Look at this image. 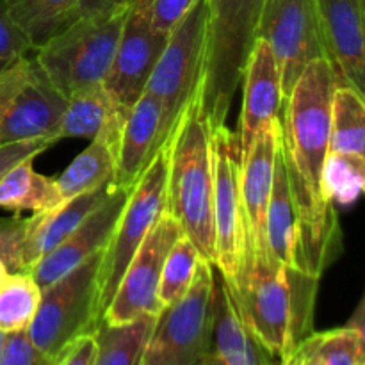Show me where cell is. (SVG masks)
Segmentation results:
<instances>
[{"instance_id": "cell-1", "label": "cell", "mask_w": 365, "mask_h": 365, "mask_svg": "<svg viewBox=\"0 0 365 365\" xmlns=\"http://www.w3.org/2000/svg\"><path fill=\"white\" fill-rule=\"evenodd\" d=\"M341 84L327 57L310 61L285 98L282 157L298 214L294 269L321 278L339 257L342 234L335 205L324 198L321 173L330 152V110Z\"/></svg>"}, {"instance_id": "cell-2", "label": "cell", "mask_w": 365, "mask_h": 365, "mask_svg": "<svg viewBox=\"0 0 365 365\" xmlns=\"http://www.w3.org/2000/svg\"><path fill=\"white\" fill-rule=\"evenodd\" d=\"M317 285L319 278L245 245L237 274L227 287L253 337L282 362L314 331Z\"/></svg>"}, {"instance_id": "cell-3", "label": "cell", "mask_w": 365, "mask_h": 365, "mask_svg": "<svg viewBox=\"0 0 365 365\" xmlns=\"http://www.w3.org/2000/svg\"><path fill=\"white\" fill-rule=\"evenodd\" d=\"M168 150L164 210L180 225L203 259L214 264V173L210 125L202 88L177 121Z\"/></svg>"}, {"instance_id": "cell-4", "label": "cell", "mask_w": 365, "mask_h": 365, "mask_svg": "<svg viewBox=\"0 0 365 365\" xmlns=\"http://www.w3.org/2000/svg\"><path fill=\"white\" fill-rule=\"evenodd\" d=\"M264 0H207L202 103L210 130L227 125L259 32Z\"/></svg>"}, {"instance_id": "cell-5", "label": "cell", "mask_w": 365, "mask_h": 365, "mask_svg": "<svg viewBox=\"0 0 365 365\" xmlns=\"http://www.w3.org/2000/svg\"><path fill=\"white\" fill-rule=\"evenodd\" d=\"M128 7L77 18L34 50V61L64 96L103 84Z\"/></svg>"}, {"instance_id": "cell-6", "label": "cell", "mask_w": 365, "mask_h": 365, "mask_svg": "<svg viewBox=\"0 0 365 365\" xmlns=\"http://www.w3.org/2000/svg\"><path fill=\"white\" fill-rule=\"evenodd\" d=\"M103 250L41 289L38 310L27 334L39 351L59 360L64 349L82 335L93 334L100 323L98 274Z\"/></svg>"}, {"instance_id": "cell-7", "label": "cell", "mask_w": 365, "mask_h": 365, "mask_svg": "<svg viewBox=\"0 0 365 365\" xmlns=\"http://www.w3.org/2000/svg\"><path fill=\"white\" fill-rule=\"evenodd\" d=\"M214 278L202 257L189 291L157 316L139 365H200L212 351Z\"/></svg>"}, {"instance_id": "cell-8", "label": "cell", "mask_w": 365, "mask_h": 365, "mask_svg": "<svg viewBox=\"0 0 365 365\" xmlns=\"http://www.w3.org/2000/svg\"><path fill=\"white\" fill-rule=\"evenodd\" d=\"M207 0H195L191 9L170 32L146 82L145 91L159 100L163 107L160 146L170 141L177 121L202 88L205 66Z\"/></svg>"}, {"instance_id": "cell-9", "label": "cell", "mask_w": 365, "mask_h": 365, "mask_svg": "<svg viewBox=\"0 0 365 365\" xmlns=\"http://www.w3.org/2000/svg\"><path fill=\"white\" fill-rule=\"evenodd\" d=\"M166 175L168 150L163 146L132 185L116 227L103 248L98 274V309L102 317L132 257L163 214L166 200Z\"/></svg>"}, {"instance_id": "cell-10", "label": "cell", "mask_w": 365, "mask_h": 365, "mask_svg": "<svg viewBox=\"0 0 365 365\" xmlns=\"http://www.w3.org/2000/svg\"><path fill=\"white\" fill-rule=\"evenodd\" d=\"M214 173V267L225 284L237 274L246 245L241 200V152L234 130L223 125L210 130Z\"/></svg>"}, {"instance_id": "cell-11", "label": "cell", "mask_w": 365, "mask_h": 365, "mask_svg": "<svg viewBox=\"0 0 365 365\" xmlns=\"http://www.w3.org/2000/svg\"><path fill=\"white\" fill-rule=\"evenodd\" d=\"M184 234L171 214L163 210L145 241L132 257L102 323L127 324L145 316L157 317L163 310L159 302V282L168 252Z\"/></svg>"}, {"instance_id": "cell-12", "label": "cell", "mask_w": 365, "mask_h": 365, "mask_svg": "<svg viewBox=\"0 0 365 365\" xmlns=\"http://www.w3.org/2000/svg\"><path fill=\"white\" fill-rule=\"evenodd\" d=\"M260 39L271 46L282 73L284 102L310 61L324 57L314 0H264Z\"/></svg>"}, {"instance_id": "cell-13", "label": "cell", "mask_w": 365, "mask_h": 365, "mask_svg": "<svg viewBox=\"0 0 365 365\" xmlns=\"http://www.w3.org/2000/svg\"><path fill=\"white\" fill-rule=\"evenodd\" d=\"M166 39L152 27V0H134L127 11L113 64L103 81V88L121 116H127L145 93Z\"/></svg>"}, {"instance_id": "cell-14", "label": "cell", "mask_w": 365, "mask_h": 365, "mask_svg": "<svg viewBox=\"0 0 365 365\" xmlns=\"http://www.w3.org/2000/svg\"><path fill=\"white\" fill-rule=\"evenodd\" d=\"M324 57L341 84L365 89L364 0H314Z\"/></svg>"}, {"instance_id": "cell-15", "label": "cell", "mask_w": 365, "mask_h": 365, "mask_svg": "<svg viewBox=\"0 0 365 365\" xmlns=\"http://www.w3.org/2000/svg\"><path fill=\"white\" fill-rule=\"evenodd\" d=\"M66 102L68 96L56 88L34 57H31L25 82L18 89L0 127V145L32 139H45L53 145Z\"/></svg>"}, {"instance_id": "cell-16", "label": "cell", "mask_w": 365, "mask_h": 365, "mask_svg": "<svg viewBox=\"0 0 365 365\" xmlns=\"http://www.w3.org/2000/svg\"><path fill=\"white\" fill-rule=\"evenodd\" d=\"M130 189L114 187V191L78 225L77 230L66 241L61 242L53 252L31 267L29 273L38 282L39 287H48L50 284L86 262L89 257L106 248Z\"/></svg>"}, {"instance_id": "cell-17", "label": "cell", "mask_w": 365, "mask_h": 365, "mask_svg": "<svg viewBox=\"0 0 365 365\" xmlns=\"http://www.w3.org/2000/svg\"><path fill=\"white\" fill-rule=\"evenodd\" d=\"M280 120L264 128L241 155V200L246 245L252 252L269 253L266 245V212L273 185L274 160L280 146Z\"/></svg>"}, {"instance_id": "cell-18", "label": "cell", "mask_w": 365, "mask_h": 365, "mask_svg": "<svg viewBox=\"0 0 365 365\" xmlns=\"http://www.w3.org/2000/svg\"><path fill=\"white\" fill-rule=\"evenodd\" d=\"M242 110L239 128V152L250 148L253 139L280 120L284 107L282 73L271 46L257 38L242 75Z\"/></svg>"}, {"instance_id": "cell-19", "label": "cell", "mask_w": 365, "mask_h": 365, "mask_svg": "<svg viewBox=\"0 0 365 365\" xmlns=\"http://www.w3.org/2000/svg\"><path fill=\"white\" fill-rule=\"evenodd\" d=\"M114 187L116 185L109 182L91 191L63 200L52 210L25 217L27 228H25V242L21 250L24 269L29 273L38 260L66 241L77 230L78 225L114 191Z\"/></svg>"}, {"instance_id": "cell-20", "label": "cell", "mask_w": 365, "mask_h": 365, "mask_svg": "<svg viewBox=\"0 0 365 365\" xmlns=\"http://www.w3.org/2000/svg\"><path fill=\"white\" fill-rule=\"evenodd\" d=\"M160 130H163V107L150 93H143L130 107L121 127L118 145L114 185L128 187L135 184L139 175L159 152Z\"/></svg>"}, {"instance_id": "cell-21", "label": "cell", "mask_w": 365, "mask_h": 365, "mask_svg": "<svg viewBox=\"0 0 365 365\" xmlns=\"http://www.w3.org/2000/svg\"><path fill=\"white\" fill-rule=\"evenodd\" d=\"M212 351L225 365H274L273 356L259 344L242 321L230 289L214 278Z\"/></svg>"}, {"instance_id": "cell-22", "label": "cell", "mask_w": 365, "mask_h": 365, "mask_svg": "<svg viewBox=\"0 0 365 365\" xmlns=\"http://www.w3.org/2000/svg\"><path fill=\"white\" fill-rule=\"evenodd\" d=\"M121 116L103 84L77 89L68 96L66 109L56 132V141L61 139H95L109 128L123 127Z\"/></svg>"}, {"instance_id": "cell-23", "label": "cell", "mask_w": 365, "mask_h": 365, "mask_svg": "<svg viewBox=\"0 0 365 365\" xmlns=\"http://www.w3.org/2000/svg\"><path fill=\"white\" fill-rule=\"evenodd\" d=\"M121 128H109L91 139L88 148L78 153L70 166L56 178L63 200L91 191L103 184H114L118 145Z\"/></svg>"}, {"instance_id": "cell-24", "label": "cell", "mask_w": 365, "mask_h": 365, "mask_svg": "<svg viewBox=\"0 0 365 365\" xmlns=\"http://www.w3.org/2000/svg\"><path fill=\"white\" fill-rule=\"evenodd\" d=\"M296 232H298V214H296L284 157H282V146H278L273 185H271L266 212V245L269 255L277 262L289 267L294 266Z\"/></svg>"}, {"instance_id": "cell-25", "label": "cell", "mask_w": 365, "mask_h": 365, "mask_svg": "<svg viewBox=\"0 0 365 365\" xmlns=\"http://www.w3.org/2000/svg\"><path fill=\"white\" fill-rule=\"evenodd\" d=\"M278 365H365L364 330L346 324L312 331Z\"/></svg>"}, {"instance_id": "cell-26", "label": "cell", "mask_w": 365, "mask_h": 365, "mask_svg": "<svg viewBox=\"0 0 365 365\" xmlns=\"http://www.w3.org/2000/svg\"><path fill=\"white\" fill-rule=\"evenodd\" d=\"M32 163L34 159L21 160L0 180V207L16 216L24 210L46 212L63 202L56 178L38 173Z\"/></svg>"}, {"instance_id": "cell-27", "label": "cell", "mask_w": 365, "mask_h": 365, "mask_svg": "<svg viewBox=\"0 0 365 365\" xmlns=\"http://www.w3.org/2000/svg\"><path fill=\"white\" fill-rule=\"evenodd\" d=\"M9 13L24 31L32 50L77 20L78 0H6Z\"/></svg>"}, {"instance_id": "cell-28", "label": "cell", "mask_w": 365, "mask_h": 365, "mask_svg": "<svg viewBox=\"0 0 365 365\" xmlns=\"http://www.w3.org/2000/svg\"><path fill=\"white\" fill-rule=\"evenodd\" d=\"M330 152L365 157L364 93L349 84H337L331 95Z\"/></svg>"}, {"instance_id": "cell-29", "label": "cell", "mask_w": 365, "mask_h": 365, "mask_svg": "<svg viewBox=\"0 0 365 365\" xmlns=\"http://www.w3.org/2000/svg\"><path fill=\"white\" fill-rule=\"evenodd\" d=\"M155 319L145 316L127 324L100 323L93 331L96 341L93 365H139Z\"/></svg>"}, {"instance_id": "cell-30", "label": "cell", "mask_w": 365, "mask_h": 365, "mask_svg": "<svg viewBox=\"0 0 365 365\" xmlns=\"http://www.w3.org/2000/svg\"><path fill=\"white\" fill-rule=\"evenodd\" d=\"M41 299V287L31 273H11L0 287V334L25 331Z\"/></svg>"}, {"instance_id": "cell-31", "label": "cell", "mask_w": 365, "mask_h": 365, "mask_svg": "<svg viewBox=\"0 0 365 365\" xmlns=\"http://www.w3.org/2000/svg\"><path fill=\"white\" fill-rule=\"evenodd\" d=\"M365 184V157L328 152L321 173L324 198L334 205L348 207L359 200Z\"/></svg>"}, {"instance_id": "cell-32", "label": "cell", "mask_w": 365, "mask_h": 365, "mask_svg": "<svg viewBox=\"0 0 365 365\" xmlns=\"http://www.w3.org/2000/svg\"><path fill=\"white\" fill-rule=\"evenodd\" d=\"M200 259L202 255L198 248L184 234L173 242L164 260L159 282V302L163 309L177 303L189 291Z\"/></svg>"}, {"instance_id": "cell-33", "label": "cell", "mask_w": 365, "mask_h": 365, "mask_svg": "<svg viewBox=\"0 0 365 365\" xmlns=\"http://www.w3.org/2000/svg\"><path fill=\"white\" fill-rule=\"evenodd\" d=\"M31 50V43L11 16L6 0H0V73L25 59Z\"/></svg>"}, {"instance_id": "cell-34", "label": "cell", "mask_w": 365, "mask_h": 365, "mask_svg": "<svg viewBox=\"0 0 365 365\" xmlns=\"http://www.w3.org/2000/svg\"><path fill=\"white\" fill-rule=\"evenodd\" d=\"M45 353L39 351L25 331L2 334L0 337V365H56Z\"/></svg>"}, {"instance_id": "cell-35", "label": "cell", "mask_w": 365, "mask_h": 365, "mask_svg": "<svg viewBox=\"0 0 365 365\" xmlns=\"http://www.w3.org/2000/svg\"><path fill=\"white\" fill-rule=\"evenodd\" d=\"M25 228L27 220L14 216L11 220H0V262L11 273H24L21 250L25 242Z\"/></svg>"}, {"instance_id": "cell-36", "label": "cell", "mask_w": 365, "mask_h": 365, "mask_svg": "<svg viewBox=\"0 0 365 365\" xmlns=\"http://www.w3.org/2000/svg\"><path fill=\"white\" fill-rule=\"evenodd\" d=\"M52 145L45 139H32V141H14L0 145V180L6 177L9 170H13L21 160L36 159L39 153L45 152Z\"/></svg>"}, {"instance_id": "cell-37", "label": "cell", "mask_w": 365, "mask_h": 365, "mask_svg": "<svg viewBox=\"0 0 365 365\" xmlns=\"http://www.w3.org/2000/svg\"><path fill=\"white\" fill-rule=\"evenodd\" d=\"M195 0H152V27L160 36H170Z\"/></svg>"}, {"instance_id": "cell-38", "label": "cell", "mask_w": 365, "mask_h": 365, "mask_svg": "<svg viewBox=\"0 0 365 365\" xmlns=\"http://www.w3.org/2000/svg\"><path fill=\"white\" fill-rule=\"evenodd\" d=\"M29 59H31V57H25L20 63L11 66L9 70L0 73V127H2V121L4 118H6V113L7 109H9L11 102H13L18 89L21 88V84L25 82V77H27Z\"/></svg>"}, {"instance_id": "cell-39", "label": "cell", "mask_w": 365, "mask_h": 365, "mask_svg": "<svg viewBox=\"0 0 365 365\" xmlns=\"http://www.w3.org/2000/svg\"><path fill=\"white\" fill-rule=\"evenodd\" d=\"M96 353L95 334H88L71 342L56 365H93Z\"/></svg>"}, {"instance_id": "cell-40", "label": "cell", "mask_w": 365, "mask_h": 365, "mask_svg": "<svg viewBox=\"0 0 365 365\" xmlns=\"http://www.w3.org/2000/svg\"><path fill=\"white\" fill-rule=\"evenodd\" d=\"M132 2L134 0H78L77 18L86 16V14L107 13V11L120 9V7H128Z\"/></svg>"}, {"instance_id": "cell-41", "label": "cell", "mask_w": 365, "mask_h": 365, "mask_svg": "<svg viewBox=\"0 0 365 365\" xmlns=\"http://www.w3.org/2000/svg\"><path fill=\"white\" fill-rule=\"evenodd\" d=\"M200 365H225V364L221 362V359H220V356L216 355V353L210 351L209 355H207L205 359L202 360V364H200Z\"/></svg>"}, {"instance_id": "cell-42", "label": "cell", "mask_w": 365, "mask_h": 365, "mask_svg": "<svg viewBox=\"0 0 365 365\" xmlns=\"http://www.w3.org/2000/svg\"><path fill=\"white\" fill-rule=\"evenodd\" d=\"M9 274H11V271L7 269L6 266H4V262H0V287H2V285L6 284L7 278H9Z\"/></svg>"}, {"instance_id": "cell-43", "label": "cell", "mask_w": 365, "mask_h": 365, "mask_svg": "<svg viewBox=\"0 0 365 365\" xmlns=\"http://www.w3.org/2000/svg\"><path fill=\"white\" fill-rule=\"evenodd\" d=\"M0 337H2V334H0Z\"/></svg>"}, {"instance_id": "cell-44", "label": "cell", "mask_w": 365, "mask_h": 365, "mask_svg": "<svg viewBox=\"0 0 365 365\" xmlns=\"http://www.w3.org/2000/svg\"><path fill=\"white\" fill-rule=\"evenodd\" d=\"M274 365H278V362H277V364H274Z\"/></svg>"}]
</instances>
